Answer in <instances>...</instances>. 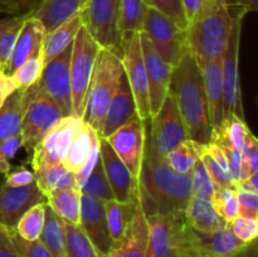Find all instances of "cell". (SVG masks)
I'll return each mask as SVG.
<instances>
[{
	"label": "cell",
	"mask_w": 258,
	"mask_h": 257,
	"mask_svg": "<svg viewBox=\"0 0 258 257\" xmlns=\"http://www.w3.org/2000/svg\"><path fill=\"white\" fill-rule=\"evenodd\" d=\"M138 185L139 199L146 216L184 211L193 196L191 174L174 173L164 156L156 153L148 136Z\"/></svg>",
	"instance_id": "cell-1"
},
{
	"label": "cell",
	"mask_w": 258,
	"mask_h": 257,
	"mask_svg": "<svg viewBox=\"0 0 258 257\" xmlns=\"http://www.w3.org/2000/svg\"><path fill=\"white\" fill-rule=\"evenodd\" d=\"M243 12L231 0H212L188 25V50L197 62L223 57L237 24L243 22Z\"/></svg>",
	"instance_id": "cell-2"
},
{
	"label": "cell",
	"mask_w": 258,
	"mask_h": 257,
	"mask_svg": "<svg viewBox=\"0 0 258 257\" xmlns=\"http://www.w3.org/2000/svg\"><path fill=\"white\" fill-rule=\"evenodd\" d=\"M169 93L175 100L188 139L199 144H208L212 125L203 76L198 63L189 52L173 68Z\"/></svg>",
	"instance_id": "cell-3"
},
{
	"label": "cell",
	"mask_w": 258,
	"mask_h": 257,
	"mask_svg": "<svg viewBox=\"0 0 258 257\" xmlns=\"http://www.w3.org/2000/svg\"><path fill=\"white\" fill-rule=\"evenodd\" d=\"M146 218L149 246L145 257H201L197 232L186 222L184 211Z\"/></svg>",
	"instance_id": "cell-4"
},
{
	"label": "cell",
	"mask_w": 258,
	"mask_h": 257,
	"mask_svg": "<svg viewBox=\"0 0 258 257\" xmlns=\"http://www.w3.org/2000/svg\"><path fill=\"white\" fill-rule=\"evenodd\" d=\"M122 75L123 66L120 53L108 48H101L88 87L83 115V121L98 135L102 131L108 106L117 91Z\"/></svg>",
	"instance_id": "cell-5"
},
{
	"label": "cell",
	"mask_w": 258,
	"mask_h": 257,
	"mask_svg": "<svg viewBox=\"0 0 258 257\" xmlns=\"http://www.w3.org/2000/svg\"><path fill=\"white\" fill-rule=\"evenodd\" d=\"M101 48L102 47L96 42L87 27L82 25L72 43L70 65L72 115L81 118L85 115L86 97Z\"/></svg>",
	"instance_id": "cell-6"
},
{
	"label": "cell",
	"mask_w": 258,
	"mask_h": 257,
	"mask_svg": "<svg viewBox=\"0 0 258 257\" xmlns=\"http://www.w3.org/2000/svg\"><path fill=\"white\" fill-rule=\"evenodd\" d=\"M143 32L148 34L159 55L173 68L189 52L185 28L159 10L146 9Z\"/></svg>",
	"instance_id": "cell-7"
},
{
	"label": "cell",
	"mask_w": 258,
	"mask_h": 257,
	"mask_svg": "<svg viewBox=\"0 0 258 257\" xmlns=\"http://www.w3.org/2000/svg\"><path fill=\"white\" fill-rule=\"evenodd\" d=\"M121 59L123 73L127 78L136 105V112L144 122L150 120L149 82L145 62L141 50L140 33L126 35L121 40Z\"/></svg>",
	"instance_id": "cell-8"
},
{
	"label": "cell",
	"mask_w": 258,
	"mask_h": 257,
	"mask_svg": "<svg viewBox=\"0 0 258 257\" xmlns=\"http://www.w3.org/2000/svg\"><path fill=\"white\" fill-rule=\"evenodd\" d=\"M149 121L150 126L149 130L146 128V136L161 156H165L188 139L183 118L170 93H168L158 113Z\"/></svg>",
	"instance_id": "cell-9"
},
{
	"label": "cell",
	"mask_w": 258,
	"mask_h": 257,
	"mask_svg": "<svg viewBox=\"0 0 258 257\" xmlns=\"http://www.w3.org/2000/svg\"><path fill=\"white\" fill-rule=\"evenodd\" d=\"M121 0H87L81 14L96 42L102 48L113 49L121 54L118 34V12Z\"/></svg>",
	"instance_id": "cell-10"
},
{
	"label": "cell",
	"mask_w": 258,
	"mask_h": 257,
	"mask_svg": "<svg viewBox=\"0 0 258 257\" xmlns=\"http://www.w3.org/2000/svg\"><path fill=\"white\" fill-rule=\"evenodd\" d=\"M62 117V113L52 98L38 83L37 91L30 98L23 117L22 130H20L22 148L32 153L34 146Z\"/></svg>",
	"instance_id": "cell-11"
},
{
	"label": "cell",
	"mask_w": 258,
	"mask_h": 257,
	"mask_svg": "<svg viewBox=\"0 0 258 257\" xmlns=\"http://www.w3.org/2000/svg\"><path fill=\"white\" fill-rule=\"evenodd\" d=\"M146 122L135 116L105 139L138 181L145 154Z\"/></svg>",
	"instance_id": "cell-12"
},
{
	"label": "cell",
	"mask_w": 258,
	"mask_h": 257,
	"mask_svg": "<svg viewBox=\"0 0 258 257\" xmlns=\"http://www.w3.org/2000/svg\"><path fill=\"white\" fill-rule=\"evenodd\" d=\"M242 23H238L229 40L228 48L222 58L224 93V117L238 116L244 118L242 100L241 78H239V47H241Z\"/></svg>",
	"instance_id": "cell-13"
},
{
	"label": "cell",
	"mask_w": 258,
	"mask_h": 257,
	"mask_svg": "<svg viewBox=\"0 0 258 257\" xmlns=\"http://www.w3.org/2000/svg\"><path fill=\"white\" fill-rule=\"evenodd\" d=\"M71 50L66 48L60 54L44 66L39 85L60 111L62 116L72 115V88H71Z\"/></svg>",
	"instance_id": "cell-14"
},
{
	"label": "cell",
	"mask_w": 258,
	"mask_h": 257,
	"mask_svg": "<svg viewBox=\"0 0 258 257\" xmlns=\"http://www.w3.org/2000/svg\"><path fill=\"white\" fill-rule=\"evenodd\" d=\"M140 42L146 67V75H148L151 118L158 113L164 100L168 96L173 67L159 55L145 32H140Z\"/></svg>",
	"instance_id": "cell-15"
},
{
	"label": "cell",
	"mask_w": 258,
	"mask_h": 257,
	"mask_svg": "<svg viewBox=\"0 0 258 257\" xmlns=\"http://www.w3.org/2000/svg\"><path fill=\"white\" fill-rule=\"evenodd\" d=\"M42 202H45V196L35 181L17 188L0 184V227L15 229L20 217L30 207Z\"/></svg>",
	"instance_id": "cell-16"
},
{
	"label": "cell",
	"mask_w": 258,
	"mask_h": 257,
	"mask_svg": "<svg viewBox=\"0 0 258 257\" xmlns=\"http://www.w3.org/2000/svg\"><path fill=\"white\" fill-rule=\"evenodd\" d=\"M80 226L102 256L110 253L113 242L106 218L105 202L81 193Z\"/></svg>",
	"instance_id": "cell-17"
},
{
	"label": "cell",
	"mask_w": 258,
	"mask_h": 257,
	"mask_svg": "<svg viewBox=\"0 0 258 257\" xmlns=\"http://www.w3.org/2000/svg\"><path fill=\"white\" fill-rule=\"evenodd\" d=\"M101 161L116 201L121 203L138 201V180L134 178L121 159L116 155L107 141L102 138H101Z\"/></svg>",
	"instance_id": "cell-18"
},
{
	"label": "cell",
	"mask_w": 258,
	"mask_h": 257,
	"mask_svg": "<svg viewBox=\"0 0 258 257\" xmlns=\"http://www.w3.org/2000/svg\"><path fill=\"white\" fill-rule=\"evenodd\" d=\"M149 246V223L140 199L122 237L111 248L112 257H145Z\"/></svg>",
	"instance_id": "cell-19"
},
{
	"label": "cell",
	"mask_w": 258,
	"mask_h": 257,
	"mask_svg": "<svg viewBox=\"0 0 258 257\" xmlns=\"http://www.w3.org/2000/svg\"><path fill=\"white\" fill-rule=\"evenodd\" d=\"M223 58V57H222ZM222 58L214 60H201L198 63L203 76L204 91L208 102L212 130L218 127L224 118V93Z\"/></svg>",
	"instance_id": "cell-20"
},
{
	"label": "cell",
	"mask_w": 258,
	"mask_h": 257,
	"mask_svg": "<svg viewBox=\"0 0 258 257\" xmlns=\"http://www.w3.org/2000/svg\"><path fill=\"white\" fill-rule=\"evenodd\" d=\"M45 30L42 23L33 17H28L23 24L18 39L15 42L10 59L8 62L4 73L12 76L25 60L29 59L32 55L42 49L43 39H44Z\"/></svg>",
	"instance_id": "cell-21"
},
{
	"label": "cell",
	"mask_w": 258,
	"mask_h": 257,
	"mask_svg": "<svg viewBox=\"0 0 258 257\" xmlns=\"http://www.w3.org/2000/svg\"><path fill=\"white\" fill-rule=\"evenodd\" d=\"M135 116H138L135 101H134V96L130 86H128L127 78L123 73L120 78V82H118L117 91L115 92L110 106H108L100 138L106 139Z\"/></svg>",
	"instance_id": "cell-22"
},
{
	"label": "cell",
	"mask_w": 258,
	"mask_h": 257,
	"mask_svg": "<svg viewBox=\"0 0 258 257\" xmlns=\"http://www.w3.org/2000/svg\"><path fill=\"white\" fill-rule=\"evenodd\" d=\"M38 83L25 90H15L5 100L0 108V143L20 134L25 110L37 91Z\"/></svg>",
	"instance_id": "cell-23"
},
{
	"label": "cell",
	"mask_w": 258,
	"mask_h": 257,
	"mask_svg": "<svg viewBox=\"0 0 258 257\" xmlns=\"http://www.w3.org/2000/svg\"><path fill=\"white\" fill-rule=\"evenodd\" d=\"M184 216L194 231L203 234L216 232L228 224L214 209L211 201L196 196H191L186 203Z\"/></svg>",
	"instance_id": "cell-24"
},
{
	"label": "cell",
	"mask_w": 258,
	"mask_h": 257,
	"mask_svg": "<svg viewBox=\"0 0 258 257\" xmlns=\"http://www.w3.org/2000/svg\"><path fill=\"white\" fill-rule=\"evenodd\" d=\"M197 241L201 257H233L246 243L237 238L229 224L212 233H198Z\"/></svg>",
	"instance_id": "cell-25"
},
{
	"label": "cell",
	"mask_w": 258,
	"mask_h": 257,
	"mask_svg": "<svg viewBox=\"0 0 258 257\" xmlns=\"http://www.w3.org/2000/svg\"><path fill=\"white\" fill-rule=\"evenodd\" d=\"M80 12L81 0H40L29 15L39 20L45 33H49Z\"/></svg>",
	"instance_id": "cell-26"
},
{
	"label": "cell",
	"mask_w": 258,
	"mask_h": 257,
	"mask_svg": "<svg viewBox=\"0 0 258 257\" xmlns=\"http://www.w3.org/2000/svg\"><path fill=\"white\" fill-rule=\"evenodd\" d=\"M82 25L83 18L80 12L76 15H73L67 22H64L59 27L55 28L54 30H52L49 33H45L42 45L44 66L48 62H50L53 58L57 57L58 54H60L66 48L72 45L73 40H75L76 35L78 34Z\"/></svg>",
	"instance_id": "cell-27"
},
{
	"label": "cell",
	"mask_w": 258,
	"mask_h": 257,
	"mask_svg": "<svg viewBox=\"0 0 258 257\" xmlns=\"http://www.w3.org/2000/svg\"><path fill=\"white\" fill-rule=\"evenodd\" d=\"M45 203L64 222L80 224L81 190L78 188H64L50 191L45 197Z\"/></svg>",
	"instance_id": "cell-28"
},
{
	"label": "cell",
	"mask_w": 258,
	"mask_h": 257,
	"mask_svg": "<svg viewBox=\"0 0 258 257\" xmlns=\"http://www.w3.org/2000/svg\"><path fill=\"white\" fill-rule=\"evenodd\" d=\"M39 241L53 257H67L64 223L63 219L59 218L48 206H45L44 226L39 236Z\"/></svg>",
	"instance_id": "cell-29"
},
{
	"label": "cell",
	"mask_w": 258,
	"mask_h": 257,
	"mask_svg": "<svg viewBox=\"0 0 258 257\" xmlns=\"http://www.w3.org/2000/svg\"><path fill=\"white\" fill-rule=\"evenodd\" d=\"M34 181L45 197L53 190L64 188H77L75 174L68 170L63 163H55L34 171Z\"/></svg>",
	"instance_id": "cell-30"
},
{
	"label": "cell",
	"mask_w": 258,
	"mask_h": 257,
	"mask_svg": "<svg viewBox=\"0 0 258 257\" xmlns=\"http://www.w3.org/2000/svg\"><path fill=\"white\" fill-rule=\"evenodd\" d=\"M251 133L244 118L238 116L224 117L221 125L212 130L211 141L218 145L233 146L237 150H242L246 138Z\"/></svg>",
	"instance_id": "cell-31"
},
{
	"label": "cell",
	"mask_w": 258,
	"mask_h": 257,
	"mask_svg": "<svg viewBox=\"0 0 258 257\" xmlns=\"http://www.w3.org/2000/svg\"><path fill=\"white\" fill-rule=\"evenodd\" d=\"M146 9L145 0H121L118 12V34L121 40L128 34L143 32Z\"/></svg>",
	"instance_id": "cell-32"
},
{
	"label": "cell",
	"mask_w": 258,
	"mask_h": 257,
	"mask_svg": "<svg viewBox=\"0 0 258 257\" xmlns=\"http://www.w3.org/2000/svg\"><path fill=\"white\" fill-rule=\"evenodd\" d=\"M138 201L130 202V203H121L116 199H112V201H108L105 203L106 218H107L108 229H110L113 244L120 241L123 232L127 228L128 223L134 216V212H135Z\"/></svg>",
	"instance_id": "cell-33"
},
{
	"label": "cell",
	"mask_w": 258,
	"mask_h": 257,
	"mask_svg": "<svg viewBox=\"0 0 258 257\" xmlns=\"http://www.w3.org/2000/svg\"><path fill=\"white\" fill-rule=\"evenodd\" d=\"M199 145L197 141L186 139L180 145L164 156L166 164L178 175L191 174L194 166L199 160Z\"/></svg>",
	"instance_id": "cell-34"
},
{
	"label": "cell",
	"mask_w": 258,
	"mask_h": 257,
	"mask_svg": "<svg viewBox=\"0 0 258 257\" xmlns=\"http://www.w3.org/2000/svg\"><path fill=\"white\" fill-rule=\"evenodd\" d=\"M63 223H64L67 257H103L96 249L80 224L68 223L64 221Z\"/></svg>",
	"instance_id": "cell-35"
},
{
	"label": "cell",
	"mask_w": 258,
	"mask_h": 257,
	"mask_svg": "<svg viewBox=\"0 0 258 257\" xmlns=\"http://www.w3.org/2000/svg\"><path fill=\"white\" fill-rule=\"evenodd\" d=\"M28 17L29 14L0 19V66L4 71L14 49L18 35Z\"/></svg>",
	"instance_id": "cell-36"
},
{
	"label": "cell",
	"mask_w": 258,
	"mask_h": 257,
	"mask_svg": "<svg viewBox=\"0 0 258 257\" xmlns=\"http://www.w3.org/2000/svg\"><path fill=\"white\" fill-rule=\"evenodd\" d=\"M45 206H47L45 202L35 204V206L30 207V208L20 217L17 226H15V233H17L20 238L29 242L39 239L43 226H44Z\"/></svg>",
	"instance_id": "cell-37"
},
{
	"label": "cell",
	"mask_w": 258,
	"mask_h": 257,
	"mask_svg": "<svg viewBox=\"0 0 258 257\" xmlns=\"http://www.w3.org/2000/svg\"><path fill=\"white\" fill-rule=\"evenodd\" d=\"M43 70H44V60H43L42 49H40L29 59L25 60L10 77L17 90H25L39 82Z\"/></svg>",
	"instance_id": "cell-38"
},
{
	"label": "cell",
	"mask_w": 258,
	"mask_h": 257,
	"mask_svg": "<svg viewBox=\"0 0 258 257\" xmlns=\"http://www.w3.org/2000/svg\"><path fill=\"white\" fill-rule=\"evenodd\" d=\"M90 146H91L90 126L86 123V125L81 128L80 133L77 134L75 140H73L72 146H71L70 151H68V155L66 156L64 160L62 161L63 165H64L68 170L72 171L73 174L78 173L80 169L82 168L86 158H87L88 151H90Z\"/></svg>",
	"instance_id": "cell-39"
},
{
	"label": "cell",
	"mask_w": 258,
	"mask_h": 257,
	"mask_svg": "<svg viewBox=\"0 0 258 257\" xmlns=\"http://www.w3.org/2000/svg\"><path fill=\"white\" fill-rule=\"evenodd\" d=\"M81 193L87 194V196L93 197V198L105 202V203L106 202L115 199L112 190H111L110 184H108L107 178H106V174L105 170H103L101 159L97 163V165L95 166L92 173L90 174V176L87 178L86 183L83 184V186L81 188Z\"/></svg>",
	"instance_id": "cell-40"
},
{
	"label": "cell",
	"mask_w": 258,
	"mask_h": 257,
	"mask_svg": "<svg viewBox=\"0 0 258 257\" xmlns=\"http://www.w3.org/2000/svg\"><path fill=\"white\" fill-rule=\"evenodd\" d=\"M214 209L218 212L219 216L229 223L239 214V202L237 196L236 186H224L217 188L212 199Z\"/></svg>",
	"instance_id": "cell-41"
},
{
	"label": "cell",
	"mask_w": 258,
	"mask_h": 257,
	"mask_svg": "<svg viewBox=\"0 0 258 257\" xmlns=\"http://www.w3.org/2000/svg\"><path fill=\"white\" fill-rule=\"evenodd\" d=\"M191 190H193V196L207 199V201H212L217 190L211 174L208 173L201 159L191 171Z\"/></svg>",
	"instance_id": "cell-42"
},
{
	"label": "cell",
	"mask_w": 258,
	"mask_h": 257,
	"mask_svg": "<svg viewBox=\"0 0 258 257\" xmlns=\"http://www.w3.org/2000/svg\"><path fill=\"white\" fill-rule=\"evenodd\" d=\"M90 133H91L90 151H88V155H87V158H86L85 163H83L82 168L80 169V171H78V173L75 174L76 185H77V188L80 189V190L101 159V138H100V135H98V134L91 127H90Z\"/></svg>",
	"instance_id": "cell-43"
},
{
	"label": "cell",
	"mask_w": 258,
	"mask_h": 257,
	"mask_svg": "<svg viewBox=\"0 0 258 257\" xmlns=\"http://www.w3.org/2000/svg\"><path fill=\"white\" fill-rule=\"evenodd\" d=\"M242 173L241 180L247 178L249 174L258 171V140L253 133H249L246 138L244 145L241 150Z\"/></svg>",
	"instance_id": "cell-44"
},
{
	"label": "cell",
	"mask_w": 258,
	"mask_h": 257,
	"mask_svg": "<svg viewBox=\"0 0 258 257\" xmlns=\"http://www.w3.org/2000/svg\"><path fill=\"white\" fill-rule=\"evenodd\" d=\"M199 159H201L202 163L204 164V166H206V169L208 170V173L211 174L212 179H213L217 188L234 186V183L233 180H232L231 176L218 165V163H217V161L209 155L208 151L206 150V144H201V145H199Z\"/></svg>",
	"instance_id": "cell-45"
},
{
	"label": "cell",
	"mask_w": 258,
	"mask_h": 257,
	"mask_svg": "<svg viewBox=\"0 0 258 257\" xmlns=\"http://www.w3.org/2000/svg\"><path fill=\"white\" fill-rule=\"evenodd\" d=\"M229 227L237 238L243 243H249L258 237V218L238 214L233 221L229 222Z\"/></svg>",
	"instance_id": "cell-46"
},
{
	"label": "cell",
	"mask_w": 258,
	"mask_h": 257,
	"mask_svg": "<svg viewBox=\"0 0 258 257\" xmlns=\"http://www.w3.org/2000/svg\"><path fill=\"white\" fill-rule=\"evenodd\" d=\"M148 8L159 10L163 14L168 15L169 18L178 23L180 27L186 29V20L184 17V10L181 0H145Z\"/></svg>",
	"instance_id": "cell-47"
},
{
	"label": "cell",
	"mask_w": 258,
	"mask_h": 257,
	"mask_svg": "<svg viewBox=\"0 0 258 257\" xmlns=\"http://www.w3.org/2000/svg\"><path fill=\"white\" fill-rule=\"evenodd\" d=\"M22 135H15L13 138L0 143V174H8L12 169L10 160L15 156V154L22 148Z\"/></svg>",
	"instance_id": "cell-48"
},
{
	"label": "cell",
	"mask_w": 258,
	"mask_h": 257,
	"mask_svg": "<svg viewBox=\"0 0 258 257\" xmlns=\"http://www.w3.org/2000/svg\"><path fill=\"white\" fill-rule=\"evenodd\" d=\"M13 238L22 257H53L39 239L32 242L25 241L15 233V229L13 232Z\"/></svg>",
	"instance_id": "cell-49"
},
{
	"label": "cell",
	"mask_w": 258,
	"mask_h": 257,
	"mask_svg": "<svg viewBox=\"0 0 258 257\" xmlns=\"http://www.w3.org/2000/svg\"><path fill=\"white\" fill-rule=\"evenodd\" d=\"M40 0H0V14L10 17L30 14Z\"/></svg>",
	"instance_id": "cell-50"
},
{
	"label": "cell",
	"mask_w": 258,
	"mask_h": 257,
	"mask_svg": "<svg viewBox=\"0 0 258 257\" xmlns=\"http://www.w3.org/2000/svg\"><path fill=\"white\" fill-rule=\"evenodd\" d=\"M239 202V214L258 218V193L236 188Z\"/></svg>",
	"instance_id": "cell-51"
},
{
	"label": "cell",
	"mask_w": 258,
	"mask_h": 257,
	"mask_svg": "<svg viewBox=\"0 0 258 257\" xmlns=\"http://www.w3.org/2000/svg\"><path fill=\"white\" fill-rule=\"evenodd\" d=\"M34 181V174L32 170L27 168H17L15 170H10L9 173L5 174L4 185L12 186V188H17V186H25L29 185L30 183Z\"/></svg>",
	"instance_id": "cell-52"
},
{
	"label": "cell",
	"mask_w": 258,
	"mask_h": 257,
	"mask_svg": "<svg viewBox=\"0 0 258 257\" xmlns=\"http://www.w3.org/2000/svg\"><path fill=\"white\" fill-rule=\"evenodd\" d=\"M221 146V145H219ZM224 154L227 156V161H228L229 171H231V176L233 179L234 186L236 184L241 180V173H242V159H241V150H237L233 146L229 145H222Z\"/></svg>",
	"instance_id": "cell-53"
},
{
	"label": "cell",
	"mask_w": 258,
	"mask_h": 257,
	"mask_svg": "<svg viewBox=\"0 0 258 257\" xmlns=\"http://www.w3.org/2000/svg\"><path fill=\"white\" fill-rule=\"evenodd\" d=\"M13 232L14 229L0 227V257H22L13 238Z\"/></svg>",
	"instance_id": "cell-54"
},
{
	"label": "cell",
	"mask_w": 258,
	"mask_h": 257,
	"mask_svg": "<svg viewBox=\"0 0 258 257\" xmlns=\"http://www.w3.org/2000/svg\"><path fill=\"white\" fill-rule=\"evenodd\" d=\"M212 0H181L186 25L211 3Z\"/></svg>",
	"instance_id": "cell-55"
},
{
	"label": "cell",
	"mask_w": 258,
	"mask_h": 257,
	"mask_svg": "<svg viewBox=\"0 0 258 257\" xmlns=\"http://www.w3.org/2000/svg\"><path fill=\"white\" fill-rule=\"evenodd\" d=\"M17 90L12 77L5 73H0V101L5 102L8 97Z\"/></svg>",
	"instance_id": "cell-56"
},
{
	"label": "cell",
	"mask_w": 258,
	"mask_h": 257,
	"mask_svg": "<svg viewBox=\"0 0 258 257\" xmlns=\"http://www.w3.org/2000/svg\"><path fill=\"white\" fill-rule=\"evenodd\" d=\"M231 3L246 15L258 10V0H231Z\"/></svg>",
	"instance_id": "cell-57"
},
{
	"label": "cell",
	"mask_w": 258,
	"mask_h": 257,
	"mask_svg": "<svg viewBox=\"0 0 258 257\" xmlns=\"http://www.w3.org/2000/svg\"><path fill=\"white\" fill-rule=\"evenodd\" d=\"M233 257H258V242L257 239L246 243Z\"/></svg>",
	"instance_id": "cell-58"
},
{
	"label": "cell",
	"mask_w": 258,
	"mask_h": 257,
	"mask_svg": "<svg viewBox=\"0 0 258 257\" xmlns=\"http://www.w3.org/2000/svg\"><path fill=\"white\" fill-rule=\"evenodd\" d=\"M86 3H87V0H81V10L83 9V7L86 5Z\"/></svg>",
	"instance_id": "cell-59"
},
{
	"label": "cell",
	"mask_w": 258,
	"mask_h": 257,
	"mask_svg": "<svg viewBox=\"0 0 258 257\" xmlns=\"http://www.w3.org/2000/svg\"><path fill=\"white\" fill-rule=\"evenodd\" d=\"M103 257H112V254H111V253H107V254H105V256H103Z\"/></svg>",
	"instance_id": "cell-60"
},
{
	"label": "cell",
	"mask_w": 258,
	"mask_h": 257,
	"mask_svg": "<svg viewBox=\"0 0 258 257\" xmlns=\"http://www.w3.org/2000/svg\"><path fill=\"white\" fill-rule=\"evenodd\" d=\"M0 73H4V70L2 68V66H0Z\"/></svg>",
	"instance_id": "cell-61"
}]
</instances>
